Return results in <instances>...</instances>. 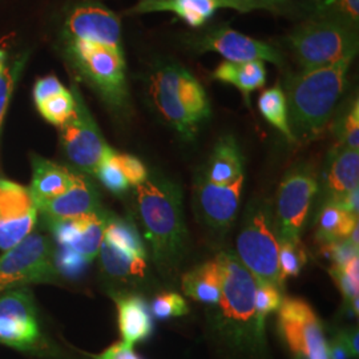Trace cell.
Here are the masks:
<instances>
[{"instance_id":"cell-11","label":"cell","mask_w":359,"mask_h":359,"mask_svg":"<svg viewBox=\"0 0 359 359\" xmlns=\"http://www.w3.org/2000/svg\"><path fill=\"white\" fill-rule=\"evenodd\" d=\"M278 325L295 359H329L321 322L306 301L298 298L283 301L278 309Z\"/></svg>"},{"instance_id":"cell-2","label":"cell","mask_w":359,"mask_h":359,"mask_svg":"<svg viewBox=\"0 0 359 359\" xmlns=\"http://www.w3.org/2000/svg\"><path fill=\"white\" fill-rule=\"evenodd\" d=\"M136 196L157 268L164 273L177 270L188 243L179 185L168 180L148 179L136 187Z\"/></svg>"},{"instance_id":"cell-13","label":"cell","mask_w":359,"mask_h":359,"mask_svg":"<svg viewBox=\"0 0 359 359\" xmlns=\"http://www.w3.org/2000/svg\"><path fill=\"white\" fill-rule=\"evenodd\" d=\"M193 47L198 52H216L225 62L231 63L269 62L278 67L283 65V53L276 47L228 26L212 28L200 35L193 40Z\"/></svg>"},{"instance_id":"cell-17","label":"cell","mask_w":359,"mask_h":359,"mask_svg":"<svg viewBox=\"0 0 359 359\" xmlns=\"http://www.w3.org/2000/svg\"><path fill=\"white\" fill-rule=\"evenodd\" d=\"M219 8L252 13L255 8L240 0H139L129 13H172L188 26L198 28L210 20Z\"/></svg>"},{"instance_id":"cell-39","label":"cell","mask_w":359,"mask_h":359,"mask_svg":"<svg viewBox=\"0 0 359 359\" xmlns=\"http://www.w3.org/2000/svg\"><path fill=\"white\" fill-rule=\"evenodd\" d=\"M116 161L128 181L129 185L139 187L144 181L148 180V170L137 157L132 154H116Z\"/></svg>"},{"instance_id":"cell-12","label":"cell","mask_w":359,"mask_h":359,"mask_svg":"<svg viewBox=\"0 0 359 359\" xmlns=\"http://www.w3.org/2000/svg\"><path fill=\"white\" fill-rule=\"evenodd\" d=\"M0 344L23 351L41 344L36 309L27 287L0 293Z\"/></svg>"},{"instance_id":"cell-43","label":"cell","mask_w":359,"mask_h":359,"mask_svg":"<svg viewBox=\"0 0 359 359\" xmlns=\"http://www.w3.org/2000/svg\"><path fill=\"white\" fill-rule=\"evenodd\" d=\"M256 10H266L273 13H283L289 8V0H240Z\"/></svg>"},{"instance_id":"cell-3","label":"cell","mask_w":359,"mask_h":359,"mask_svg":"<svg viewBox=\"0 0 359 359\" xmlns=\"http://www.w3.org/2000/svg\"><path fill=\"white\" fill-rule=\"evenodd\" d=\"M149 96L164 120L188 139L212 116L203 84L176 63L160 65L151 74Z\"/></svg>"},{"instance_id":"cell-14","label":"cell","mask_w":359,"mask_h":359,"mask_svg":"<svg viewBox=\"0 0 359 359\" xmlns=\"http://www.w3.org/2000/svg\"><path fill=\"white\" fill-rule=\"evenodd\" d=\"M39 209L29 189L0 179V250L6 252L32 233Z\"/></svg>"},{"instance_id":"cell-8","label":"cell","mask_w":359,"mask_h":359,"mask_svg":"<svg viewBox=\"0 0 359 359\" xmlns=\"http://www.w3.org/2000/svg\"><path fill=\"white\" fill-rule=\"evenodd\" d=\"M57 277L55 252L38 233L28 234L0 257V293L29 283H53Z\"/></svg>"},{"instance_id":"cell-23","label":"cell","mask_w":359,"mask_h":359,"mask_svg":"<svg viewBox=\"0 0 359 359\" xmlns=\"http://www.w3.org/2000/svg\"><path fill=\"white\" fill-rule=\"evenodd\" d=\"M222 269L218 257L196 266L182 277L184 293L197 302L217 305L221 297Z\"/></svg>"},{"instance_id":"cell-18","label":"cell","mask_w":359,"mask_h":359,"mask_svg":"<svg viewBox=\"0 0 359 359\" xmlns=\"http://www.w3.org/2000/svg\"><path fill=\"white\" fill-rule=\"evenodd\" d=\"M244 185V176L229 185H215L208 181L198 184L197 204L206 224L217 231L231 228L236 219Z\"/></svg>"},{"instance_id":"cell-33","label":"cell","mask_w":359,"mask_h":359,"mask_svg":"<svg viewBox=\"0 0 359 359\" xmlns=\"http://www.w3.org/2000/svg\"><path fill=\"white\" fill-rule=\"evenodd\" d=\"M317 13L358 31L359 0H323Z\"/></svg>"},{"instance_id":"cell-16","label":"cell","mask_w":359,"mask_h":359,"mask_svg":"<svg viewBox=\"0 0 359 359\" xmlns=\"http://www.w3.org/2000/svg\"><path fill=\"white\" fill-rule=\"evenodd\" d=\"M52 233L59 249L71 252L90 264L99 255L107 218L99 212L81 217L51 221Z\"/></svg>"},{"instance_id":"cell-25","label":"cell","mask_w":359,"mask_h":359,"mask_svg":"<svg viewBox=\"0 0 359 359\" xmlns=\"http://www.w3.org/2000/svg\"><path fill=\"white\" fill-rule=\"evenodd\" d=\"M213 77L231 84L244 95L246 103L252 92L262 88L266 84V67L264 62H248V63H231L222 62L213 72Z\"/></svg>"},{"instance_id":"cell-29","label":"cell","mask_w":359,"mask_h":359,"mask_svg":"<svg viewBox=\"0 0 359 359\" xmlns=\"http://www.w3.org/2000/svg\"><path fill=\"white\" fill-rule=\"evenodd\" d=\"M104 240L121 248L132 255L145 258V249L142 246V240L137 231L133 225L123 219H112L107 221L105 231H104Z\"/></svg>"},{"instance_id":"cell-46","label":"cell","mask_w":359,"mask_h":359,"mask_svg":"<svg viewBox=\"0 0 359 359\" xmlns=\"http://www.w3.org/2000/svg\"><path fill=\"white\" fill-rule=\"evenodd\" d=\"M7 55L3 50H0V72L7 67Z\"/></svg>"},{"instance_id":"cell-32","label":"cell","mask_w":359,"mask_h":359,"mask_svg":"<svg viewBox=\"0 0 359 359\" xmlns=\"http://www.w3.org/2000/svg\"><path fill=\"white\" fill-rule=\"evenodd\" d=\"M306 252L301 241H278V265L283 281L286 277H297L306 264Z\"/></svg>"},{"instance_id":"cell-35","label":"cell","mask_w":359,"mask_h":359,"mask_svg":"<svg viewBox=\"0 0 359 359\" xmlns=\"http://www.w3.org/2000/svg\"><path fill=\"white\" fill-rule=\"evenodd\" d=\"M116 154L117 152L112 151L104 158L103 161L100 163V165L96 169L95 176L103 182V185L107 189H109L111 192L116 193V194H120L128 189L129 182L116 161Z\"/></svg>"},{"instance_id":"cell-42","label":"cell","mask_w":359,"mask_h":359,"mask_svg":"<svg viewBox=\"0 0 359 359\" xmlns=\"http://www.w3.org/2000/svg\"><path fill=\"white\" fill-rule=\"evenodd\" d=\"M93 359H139L135 354L132 347H127L120 344H116L114 346L108 347L105 351L99 355H92Z\"/></svg>"},{"instance_id":"cell-44","label":"cell","mask_w":359,"mask_h":359,"mask_svg":"<svg viewBox=\"0 0 359 359\" xmlns=\"http://www.w3.org/2000/svg\"><path fill=\"white\" fill-rule=\"evenodd\" d=\"M327 348H329V359H348L350 357V351L347 348L342 337L339 335L333 344H327Z\"/></svg>"},{"instance_id":"cell-20","label":"cell","mask_w":359,"mask_h":359,"mask_svg":"<svg viewBox=\"0 0 359 359\" xmlns=\"http://www.w3.org/2000/svg\"><path fill=\"white\" fill-rule=\"evenodd\" d=\"M330 203L338 204L348 193L358 189L359 152L337 145L327 158L325 172Z\"/></svg>"},{"instance_id":"cell-9","label":"cell","mask_w":359,"mask_h":359,"mask_svg":"<svg viewBox=\"0 0 359 359\" xmlns=\"http://www.w3.org/2000/svg\"><path fill=\"white\" fill-rule=\"evenodd\" d=\"M75 111L60 128V140L65 154L80 170L95 175L104 158L114 149L104 140L103 135L90 116L76 86H72Z\"/></svg>"},{"instance_id":"cell-15","label":"cell","mask_w":359,"mask_h":359,"mask_svg":"<svg viewBox=\"0 0 359 359\" xmlns=\"http://www.w3.org/2000/svg\"><path fill=\"white\" fill-rule=\"evenodd\" d=\"M62 38L100 41L123 47L121 22L115 13L103 4L83 1L67 15Z\"/></svg>"},{"instance_id":"cell-19","label":"cell","mask_w":359,"mask_h":359,"mask_svg":"<svg viewBox=\"0 0 359 359\" xmlns=\"http://www.w3.org/2000/svg\"><path fill=\"white\" fill-rule=\"evenodd\" d=\"M99 197L84 176L76 173L74 184L65 193L38 204V209L51 221L81 217L99 212Z\"/></svg>"},{"instance_id":"cell-41","label":"cell","mask_w":359,"mask_h":359,"mask_svg":"<svg viewBox=\"0 0 359 359\" xmlns=\"http://www.w3.org/2000/svg\"><path fill=\"white\" fill-rule=\"evenodd\" d=\"M67 90L65 86L62 84V81L56 76H46L43 79H39L34 88V100L36 105L43 102H46L47 99H50L55 95H59L62 92Z\"/></svg>"},{"instance_id":"cell-6","label":"cell","mask_w":359,"mask_h":359,"mask_svg":"<svg viewBox=\"0 0 359 359\" xmlns=\"http://www.w3.org/2000/svg\"><path fill=\"white\" fill-rule=\"evenodd\" d=\"M237 253L241 264L256 281L283 286L278 265V238L268 204L253 203L246 210L237 238Z\"/></svg>"},{"instance_id":"cell-10","label":"cell","mask_w":359,"mask_h":359,"mask_svg":"<svg viewBox=\"0 0 359 359\" xmlns=\"http://www.w3.org/2000/svg\"><path fill=\"white\" fill-rule=\"evenodd\" d=\"M317 192L318 180L311 168L297 165L286 173L277 196L276 229L280 240L301 241L299 234Z\"/></svg>"},{"instance_id":"cell-40","label":"cell","mask_w":359,"mask_h":359,"mask_svg":"<svg viewBox=\"0 0 359 359\" xmlns=\"http://www.w3.org/2000/svg\"><path fill=\"white\" fill-rule=\"evenodd\" d=\"M358 249L348 241V238L323 244L325 255L333 259V266H345L348 261L358 257Z\"/></svg>"},{"instance_id":"cell-24","label":"cell","mask_w":359,"mask_h":359,"mask_svg":"<svg viewBox=\"0 0 359 359\" xmlns=\"http://www.w3.org/2000/svg\"><path fill=\"white\" fill-rule=\"evenodd\" d=\"M244 176V157L231 136L218 140L210 156L206 181L215 185H229Z\"/></svg>"},{"instance_id":"cell-28","label":"cell","mask_w":359,"mask_h":359,"mask_svg":"<svg viewBox=\"0 0 359 359\" xmlns=\"http://www.w3.org/2000/svg\"><path fill=\"white\" fill-rule=\"evenodd\" d=\"M258 108L274 128L278 129L289 142H295L289 126L287 103L281 86L277 84L269 90H264L258 99Z\"/></svg>"},{"instance_id":"cell-21","label":"cell","mask_w":359,"mask_h":359,"mask_svg":"<svg viewBox=\"0 0 359 359\" xmlns=\"http://www.w3.org/2000/svg\"><path fill=\"white\" fill-rule=\"evenodd\" d=\"M115 301L118 311V329L123 337L121 344L133 347L137 342L147 339L154 329L147 302L137 295H118Z\"/></svg>"},{"instance_id":"cell-5","label":"cell","mask_w":359,"mask_h":359,"mask_svg":"<svg viewBox=\"0 0 359 359\" xmlns=\"http://www.w3.org/2000/svg\"><path fill=\"white\" fill-rule=\"evenodd\" d=\"M289 44L302 71L314 69L354 59L358 52V31L318 15L295 27Z\"/></svg>"},{"instance_id":"cell-7","label":"cell","mask_w":359,"mask_h":359,"mask_svg":"<svg viewBox=\"0 0 359 359\" xmlns=\"http://www.w3.org/2000/svg\"><path fill=\"white\" fill-rule=\"evenodd\" d=\"M222 269L219 305L221 317L226 327L237 332H250L259 341L264 330L259 329L255 308L256 278L231 252L218 255Z\"/></svg>"},{"instance_id":"cell-1","label":"cell","mask_w":359,"mask_h":359,"mask_svg":"<svg viewBox=\"0 0 359 359\" xmlns=\"http://www.w3.org/2000/svg\"><path fill=\"white\" fill-rule=\"evenodd\" d=\"M353 60L344 59L327 67L305 69L286 77L283 92L295 142H310L327 127L344 96Z\"/></svg>"},{"instance_id":"cell-37","label":"cell","mask_w":359,"mask_h":359,"mask_svg":"<svg viewBox=\"0 0 359 359\" xmlns=\"http://www.w3.org/2000/svg\"><path fill=\"white\" fill-rule=\"evenodd\" d=\"M25 63H26V57H20L15 60L13 65H7L0 72V128L7 112V108L11 102L15 84L23 71Z\"/></svg>"},{"instance_id":"cell-45","label":"cell","mask_w":359,"mask_h":359,"mask_svg":"<svg viewBox=\"0 0 359 359\" xmlns=\"http://www.w3.org/2000/svg\"><path fill=\"white\" fill-rule=\"evenodd\" d=\"M341 337L350 351V355L358 357V332L351 330L350 333L342 334Z\"/></svg>"},{"instance_id":"cell-30","label":"cell","mask_w":359,"mask_h":359,"mask_svg":"<svg viewBox=\"0 0 359 359\" xmlns=\"http://www.w3.org/2000/svg\"><path fill=\"white\" fill-rule=\"evenodd\" d=\"M39 112L48 123L56 127H62L75 111V97L72 90L55 95L46 102L38 104Z\"/></svg>"},{"instance_id":"cell-38","label":"cell","mask_w":359,"mask_h":359,"mask_svg":"<svg viewBox=\"0 0 359 359\" xmlns=\"http://www.w3.org/2000/svg\"><path fill=\"white\" fill-rule=\"evenodd\" d=\"M189 308L184 297L177 293H163L154 298L152 313L157 320H169L188 314Z\"/></svg>"},{"instance_id":"cell-36","label":"cell","mask_w":359,"mask_h":359,"mask_svg":"<svg viewBox=\"0 0 359 359\" xmlns=\"http://www.w3.org/2000/svg\"><path fill=\"white\" fill-rule=\"evenodd\" d=\"M332 276L344 297L353 302L359 293V258L348 261L345 266H333Z\"/></svg>"},{"instance_id":"cell-22","label":"cell","mask_w":359,"mask_h":359,"mask_svg":"<svg viewBox=\"0 0 359 359\" xmlns=\"http://www.w3.org/2000/svg\"><path fill=\"white\" fill-rule=\"evenodd\" d=\"M34 176L29 192L36 205L65 193L74 184L76 173L46 158H34Z\"/></svg>"},{"instance_id":"cell-26","label":"cell","mask_w":359,"mask_h":359,"mask_svg":"<svg viewBox=\"0 0 359 359\" xmlns=\"http://www.w3.org/2000/svg\"><path fill=\"white\" fill-rule=\"evenodd\" d=\"M358 225V216L351 215L342 206L329 203L322 209L318 219V238L322 244L347 240Z\"/></svg>"},{"instance_id":"cell-34","label":"cell","mask_w":359,"mask_h":359,"mask_svg":"<svg viewBox=\"0 0 359 359\" xmlns=\"http://www.w3.org/2000/svg\"><path fill=\"white\" fill-rule=\"evenodd\" d=\"M338 145L348 149H359V102L355 97L337 126Z\"/></svg>"},{"instance_id":"cell-31","label":"cell","mask_w":359,"mask_h":359,"mask_svg":"<svg viewBox=\"0 0 359 359\" xmlns=\"http://www.w3.org/2000/svg\"><path fill=\"white\" fill-rule=\"evenodd\" d=\"M283 301V295L280 293L278 286L270 283L256 281L255 308H256L257 322L261 330H265L266 317L274 311H278Z\"/></svg>"},{"instance_id":"cell-4","label":"cell","mask_w":359,"mask_h":359,"mask_svg":"<svg viewBox=\"0 0 359 359\" xmlns=\"http://www.w3.org/2000/svg\"><path fill=\"white\" fill-rule=\"evenodd\" d=\"M65 59L104 102L115 109L128 104L127 65L123 47L100 41L62 38Z\"/></svg>"},{"instance_id":"cell-27","label":"cell","mask_w":359,"mask_h":359,"mask_svg":"<svg viewBox=\"0 0 359 359\" xmlns=\"http://www.w3.org/2000/svg\"><path fill=\"white\" fill-rule=\"evenodd\" d=\"M99 253L104 269L114 277H142L147 269L145 258L132 255L127 250L108 243L104 238Z\"/></svg>"}]
</instances>
